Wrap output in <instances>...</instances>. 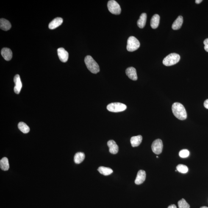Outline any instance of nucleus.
<instances>
[{
  "instance_id": "obj_1",
  "label": "nucleus",
  "mask_w": 208,
  "mask_h": 208,
  "mask_svg": "<svg viewBox=\"0 0 208 208\" xmlns=\"http://www.w3.org/2000/svg\"><path fill=\"white\" fill-rule=\"evenodd\" d=\"M173 115L180 120H184L187 118V112L183 105L179 103H175L172 106Z\"/></svg>"
},
{
  "instance_id": "obj_2",
  "label": "nucleus",
  "mask_w": 208,
  "mask_h": 208,
  "mask_svg": "<svg viewBox=\"0 0 208 208\" xmlns=\"http://www.w3.org/2000/svg\"><path fill=\"white\" fill-rule=\"evenodd\" d=\"M84 62L88 70L93 74H96L100 71L99 65L93 58L90 56H86Z\"/></svg>"
},
{
  "instance_id": "obj_3",
  "label": "nucleus",
  "mask_w": 208,
  "mask_h": 208,
  "mask_svg": "<svg viewBox=\"0 0 208 208\" xmlns=\"http://www.w3.org/2000/svg\"><path fill=\"white\" fill-rule=\"evenodd\" d=\"M180 57L179 54L172 53L169 54L163 59V63L167 66H171L176 65L179 62Z\"/></svg>"
},
{
  "instance_id": "obj_4",
  "label": "nucleus",
  "mask_w": 208,
  "mask_h": 208,
  "mask_svg": "<svg viewBox=\"0 0 208 208\" xmlns=\"http://www.w3.org/2000/svg\"><path fill=\"white\" fill-rule=\"evenodd\" d=\"M140 46V43L139 40L134 36L129 37L127 40L126 49L129 52L137 50Z\"/></svg>"
},
{
  "instance_id": "obj_5",
  "label": "nucleus",
  "mask_w": 208,
  "mask_h": 208,
  "mask_svg": "<svg viewBox=\"0 0 208 208\" xmlns=\"http://www.w3.org/2000/svg\"><path fill=\"white\" fill-rule=\"evenodd\" d=\"M125 104L120 103H113L109 104L107 106V109L109 112H123L126 109Z\"/></svg>"
},
{
  "instance_id": "obj_6",
  "label": "nucleus",
  "mask_w": 208,
  "mask_h": 208,
  "mask_svg": "<svg viewBox=\"0 0 208 208\" xmlns=\"http://www.w3.org/2000/svg\"><path fill=\"white\" fill-rule=\"evenodd\" d=\"M107 6L108 9L111 13L115 15H119L121 13V9L120 5L114 0L109 1Z\"/></svg>"
},
{
  "instance_id": "obj_7",
  "label": "nucleus",
  "mask_w": 208,
  "mask_h": 208,
  "mask_svg": "<svg viewBox=\"0 0 208 208\" xmlns=\"http://www.w3.org/2000/svg\"><path fill=\"white\" fill-rule=\"evenodd\" d=\"M163 145L162 140L158 139L154 141L151 145V149L153 152L157 155L162 152Z\"/></svg>"
},
{
  "instance_id": "obj_8",
  "label": "nucleus",
  "mask_w": 208,
  "mask_h": 208,
  "mask_svg": "<svg viewBox=\"0 0 208 208\" xmlns=\"http://www.w3.org/2000/svg\"><path fill=\"white\" fill-rule=\"evenodd\" d=\"M14 81L15 83V86L14 87V91L17 94H19L21 91L22 84L21 78L19 74H16L14 77Z\"/></svg>"
},
{
  "instance_id": "obj_9",
  "label": "nucleus",
  "mask_w": 208,
  "mask_h": 208,
  "mask_svg": "<svg viewBox=\"0 0 208 208\" xmlns=\"http://www.w3.org/2000/svg\"><path fill=\"white\" fill-rule=\"evenodd\" d=\"M58 55L61 62H66L68 61L69 57L68 53L63 48H59L57 49Z\"/></svg>"
},
{
  "instance_id": "obj_10",
  "label": "nucleus",
  "mask_w": 208,
  "mask_h": 208,
  "mask_svg": "<svg viewBox=\"0 0 208 208\" xmlns=\"http://www.w3.org/2000/svg\"><path fill=\"white\" fill-rule=\"evenodd\" d=\"M146 172L143 170H140L138 172L137 177L134 182L137 185H140L143 183L146 179Z\"/></svg>"
},
{
  "instance_id": "obj_11",
  "label": "nucleus",
  "mask_w": 208,
  "mask_h": 208,
  "mask_svg": "<svg viewBox=\"0 0 208 208\" xmlns=\"http://www.w3.org/2000/svg\"><path fill=\"white\" fill-rule=\"evenodd\" d=\"M126 75L132 80L136 81L138 79L137 71L134 67H131L128 68L126 70Z\"/></svg>"
},
{
  "instance_id": "obj_12",
  "label": "nucleus",
  "mask_w": 208,
  "mask_h": 208,
  "mask_svg": "<svg viewBox=\"0 0 208 208\" xmlns=\"http://www.w3.org/2000/svg\"><path fill=\"white\" fill-rule=\"evenodd\" d=\"M107 145L109 148V152L112 154H116L118 153L119 148L116 143L113 140H109Z\"/></svg>"
},
{
  "instance_id": "obj_13",
  "label": "nucleus",
  "mask_w": 208,
  "mask_h": 208,
  "mask_svg": "<svg viewBox=\"0 0 208 208\" xmlns=\"http://www.w3.org/2000/svg\"><path fill=\"white\" fill-rule=\"evenodd\" d=\"M2 56L6 61H9L11 59L12 53L11 50L8 48H3L1 51Z\"/></svg>"
},
{
  "instance_id": "obj_14",
  "label": "nucleus",
  "mask_w": 208,
  "mask_h": 208,
  "mask_svg": "<svg viewBox=\"0 0 208 208\" xmlns=\"http://www.w3.org/2000/svg\"><path fill=\"white\" fill-rule=\"evenodd\" d=\"M63 23V19L62 18H57L53 19L49 25V28L50 29H54L58 27Z\"/></svg>"
},
{
  "instance_id": "obj_15",
  "label": "nucleus",
  "mask_w": 208,
  "mask_h": 208,
  "mask_svg": "<svg viewBox=\"0 0 208 208\" xmlns=\"http://www.w3.org/2000/svg\"><path fill=\"white\" fill-rule=\"evenodd\" d=\"M11 28V25L8 20L5 19H1L0 20V28L5 31L9 30Z\"/></svg>"
},
{
  "instance_id": "obj_16",
  "label": "nucleus",
  "mask_w": 208,
  "mask_h": 208,
  "mask_svg": "<svg viewBox=\"0 0 208 208\" xmlns=\"http://www.w3.org/2000/svg\"><path fill=\"white\" fill-rule=\"evenodd\" d=\"M142 137L141 135L134 136L131 138L130 142L133 147H137L142 143Z\"/></svg>"
},
{
  "instance_id": "obj_17",
  "label": "nucleus",
  "mask_w": 208,
  "mask_h": 208,
  "mask_svg": "<svg viewBox=\"0 0 208 208\" xmlns=\"http://www.w3.org/2000/svg\"><path fill=\"white\" fill-rule=\"evenodd\" d=\"M159 20L160 17L159 15L156 14L153 15L151 22V25L153 29H155L158 27L159 23Z\"/></svg>"
},
{
  "instance_id": "obj_18",
  "label": "nucleus",
  "mask_w": 208,
  "mask_h": 208,
  "mask_svg": "<svg viewBox=\"0 0 208 208\" xmlns=\"http://www.w3.org/2000/svg\"><path fill=\"white\" fill-rule=\"evenodd\" d=\"M183 23V17L179 16L173 23L172 25V28L174 30L179 29L182 27Z\"/></svg>"
},
{
  "instance_id": "obj_19",
  "label": "nucleus",
  "mask_w": 208,
  "mask_h": 208,
  "mask_svg": "<svg viewBox=\"0 0 208 208\" xmlns=\"http://www.w3.org/2000/svg\"><path fill=\"white\" fill-rule=\"evenodd\" d=\"M147 15L146 13H142L137 21L138 26L140 28H143L146 24Z\"/></svg>"
},
{
  "instance_id": "obj_20",
  "label": "nucleus",
  "mask_w": 208,
  "mask_h": 208,
  "mask_svg": "<svg viewBox=\"0 0 208 208\" xmlns=\"http://www.w3.org/2000/svg\"><path fill=\"white\" fill-rule=\"evenodd\" d=\"M0 167L2 170L7 171L9 168L8 159L6 157L3 158L0 161Z\"/></svg>"
},
{
  "instance_id": "obj_21",
  "label": "nucleus",
  "mask_w": 208,
  "mask_h": 208,
  "mask_svg": "<svg viewBox=\"0 0 208 208\" xmlns=\"http://www.w3.org/2000/svg\"><path fill=\"white\" fill-rule=\"evenodd\" d=\"M98 170L101 174L105 176H109L113 172V170L112 169L104 167H99Z\"/></svg>"
},
{
  "instance_id": "obj_22",
  "label": "nucleus",
  "mask_w": 208,
  "mask_h": 208,
  "mask_svg": "<svg viewBox=\"0 0 208 208\" xmlns=\"http://www.w3.org/2000/svg\"><path fill=\"white\" fill-rule=\"evenodd\" d=\"M85 157V154L83 153H77L74 156V162L76 164L80 163L83 161Z\"/></svg>"
},
{
  "instance_id": "obj_23",
  "label": "nucleus",
  "mask_w": 208,
  "mask_h": 208,
  "mask_svg": "<svg viewBox=\"0 0 208 208\" xmlns=\"http://www.w3.org/2000/svg\"><path fill=\"white\" fill-rule=\"evenodd\" d=\"M18 127L19 130L24 134H28L30 131L29 126L25 123L23 122H21L19 123Z\"/></svg>"
},
{
  "instance_id": "obj_24",
  "label": "nucleus",
  "mask_w": 208,
  "mask_h": 208,
  "mask_svg": "<svg viewBox=\"0 0 208 208\" xmlns=\"http://www.w3.org/2000/svg\"><path fill=\"white\" fill-rule=\"evenodd\" d=\"M176 168L178 172L182 173H187L189 170L187 166L182 165V164H179L178 165Z\"/></svg>"
},
{
  "instance_id": "obj_25",
  "label": "nucleus",
  "mask_w": 208,
  "mask_h": 208,
  "mask_svg": "<svg viewBox=\"0 0 208 208\" xmlns=\"http://www.w3.org/2000/svg\"><path fill=\"white\" fill-rule=\"evenodd\" d=\"M178 206L179 208H190V205L188 204L185 200L182 199L178 202Z\"/></svg>"
},
{
  "instance_id": "obj_26",
  "label": "nucleus",
  "mask_w": 208,
  "mask_h": 208,
  "mask_svg": "<svg viewBox=\"0 0 208 208\" xmlns=\"http://www.w3.org/2000/svg\"><path fill=\"white\" fill-rule=\"evenodd\" d=\"M190 155V152H189L188 150L186 149H184L182 150L179 153V155L180 157L182 158H185L188 157Z\"/></svg>"
},
{
  "instance_id": "obj_27",
  "label": "nucleus",
  "mask_w": 208,
  "mask_h": 208,
  "mask_svg": "<svg viewBox=\"0 0 208 208\" xmlns=\"http://www.w3.org/2000/svg\"><path fill=\"white\" fill-rule=\"evenodd\" d=\"M204 44L205 45L204 49L206 51L208 52V38L204 40Z\"/></svg>"
},
{
  "instance_id": "obj_28",
  "label": "nucleus",
  "mask_w": 208,
  "mask_h": 208,
  "mask_svg": "<svg viewBox=\"0 0 208 208\" xmlns=\"http://www.w3.org/2000/svg\"><path fill=\"white\" fill-rule=\"evenodd\" d=\"M204 106L206 108L208 109V99L204 101Z\"/></svg>"
},
{
  "instance_id": "obj_29",
  "label": "nucleus",
  "mask_w": 208,
  "mask_h": 208,
  "mask_svg": "<svg viewBox=\"0 0 208 208\" xmlns=\"http://www.w3.org/2000/svg\"><path fill=\"white\" fill-rule=\"evenodd\" d=\"M168 208H177V207H176V206L175 205L173 204L169 206Z\"/></svg>"
},
{
  "instance_id": "obj_30",
  "label": "nucleus",
  "mask_w": 208,
  "mask_h": 208,
  "mask_svg": "<svg viewBox=\"0 0 208 208\" xmlns=\"http://www.w3.org/2000/svg\"><path fill=\"white\" fill-rule=\"evenodd\" d=\"M202 2V0H196L195 1V3L197 4H199Z\"/></svg>"
},
{
  "instance_id": "obj_31",
  "label": "nucleus",
  "mask_w": 208,
  "mask_h": 208,
  "mask_svg": "<svg viewBox=\"0 0 208 208\" xmlns=\"http://www.w3.org/2000/svg\"><path fill=\"white\" fill-rule=\"evenodd\" d=\"M200 208H208V207H206V206H203V207H201Z\"/></svg>"
},
{
  "instance_id": "obj_32",
  "label": "nucleus",
  "mask_w": 208,
  "mask_h": 208,
  "mask_svg": "<svg viewBox=\"0 0 208 208\" xmlns=\"http://www.w3.org/2000/svg\"><path fill=\"white\" fill-rule=\"evenodd\" d=\"M156 158H159V157H158V156H156Z\"/></svg>"
}]
</instances>
